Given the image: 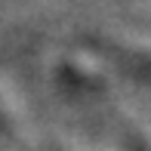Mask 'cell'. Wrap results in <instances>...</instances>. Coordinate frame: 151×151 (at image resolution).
Here are the masks:
<instances>
[]
</instances>
